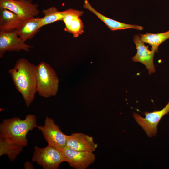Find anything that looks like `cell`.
<instances>
[{
    "label": "cell",
    "instance_id": "cell-1",
    "mask_svg": "<svg viewBox=\"0 0 169 169\" xmlns=\"http://www.w3.org/2000/svg\"><path fill=\"white\" fill-rule=\"evenodd\" d=\"M26 106L29 107L34 99L36 89V66L27 59L21 58L8 72Z\"/></svg>",
    "mask_w": 169,
    "mask_h": 169
},
{
    "label": "cell",
    "instance_id": "cell-2",
    "mask_svg": "<svg viewBox=\"0 0 169 169\" xmlns=\"http://www.w3.org/2000/svg\"><path fill=\"white\" fill-rule=\"evenodd\" d=\"M38 126L36 117L32 114L27 115L24 120L18 117L4 119L0 125V137L8 143L26 146L28 133Z\"/></svg>",
    "mask_w": 169,
    "mask_h": 169
},
{
    "label": "cell",
    "instance_id": "cell-3",
    "mask_svg": "<svg viewBox=\"0 0 169 169\" xmlns=\"http://www.w3.org/2000/svg\"><path fill=\"white\" fill-rule=\"evenodd\" d=\"M59 79L50 65L41 62L36 66V89L39 95L45 98L57 94Z\"/></svg>",
    "mask_w": 169,
    "mask_h": 169
},
{
    "label": "cell",
    "instance_id": "cell-4",
    "mask_svg": "<svg viewBox=\"0 0 169 169\" xmlns=\"http://www.w3.org/2000/svg\"><path fill=\"white\" fill-rule=\"evenodd\" d=\"M32 158L44 169H57L64 162L62 150L48 145L44 148L35 146Z\"/></svg>",
    "mask_w": 169,
    "mask_h": 169
},
{
    "label": "cell",
    "instance_id": "cell-5",
    "mask_svg": "<svg viewBox=\"0 0 169 169\" xmlns=\"http://www.w3.org/2000/svg\"><path fill=\"white\" fill-rule=\"evenodd\" d=\"M169 112V99L168 103L161 110L149 112H145V117H143L134 112L133 117L138 125L145 131L148 137L151 138L157 133V125L162 118Z\"/></svg>",
    "mask_w": 169,
    "mask_h": 169
},
{
    "label": "cell",
    "instance_id": "cell-6",
    "mask_svg": "<svg viewBox=\"0 0 169 169\" xmlns=\"http://www.w3.org/2000/svg\"><path fill=\"white\" fill-rule=\"evenodd\" d=\"M37 128L42 132L48 145L62 150L66 146L67 135L63 133L52 119L47 116L43 126Z\"/></svg>",
    "mask_w": 169,
    "mask_h": 169
},
{
    "label": "cell",
    "instance_id": "cell-7",
    "mask_svg": "<svg viewBox=\"0 0 169 169\" xmlns=\"http://www.w3.org/2000/svg\"><path fill=\"white\" fill-rule=\"evenodd\" d=\"M37 4L31 0H0V9H6L16 14L22 19L34 17L40 11Z\"/></svg>",
    "mask_w": 169,
    "mask_h": 169
},
{
    "label": "cell",
    "instance_id": "cell-8",
    "mask_svg": "<svg viewBox=\"0 0 169 169\" xmlns=\"http://www.w3.org/2000/svg\"><path fill=\"white\" fill-rule=\"evenodd\" d=\"M33 47L26 44L18 36L15 29L8 31H0V57L7 51L26 52Z\"/></svg>",
    "mask_w": 169,
    "mask_h": 169
},
{
    "label": "cell",
    "instance_id": "cell-9",
    "mask_svg": "<svg viewBox=\"0 0 169 169\" xmlns=\"http://www.w3.org/2000/svg\"><path fill=\"white\" fill-rule=\"evenodd\" d=\"M64 161L76 169H86L94 163L95 157L93 152L79 151L66 146L62 150Z\"/></svg>",
    "mask_w": 169,
    "mask_h": 169
},
{
    "label": "cell",
    "instance_id": "cell-10",
    "mask_svg": "<svg viewBox=\"0 0 169 169\" xmlns=\"http://www.w3.org/2000/svg\"><path fill=\"white\" fill-rule=\"evenodd\" d=\"M137 49L135 55L132 58L133 62H140L144 65L148 71V74L151 75L156 71L153 63V58L155 52L150 50L148 46H146L141 39V36L135 34L133 39Z\"/></svg>",
    "mask_w": 169,
    "mask_h": 169
},
{
    "label": "cell",
    "instance_id": "cell-11",
    "mask_svg": "<svg viewBox=\"0 0 169 169\" xmlns=\"http://www.w3.org/2000/svg\"><path fill=\"white\" fill-rule=\"evenodd\" d=\"M66 146L75 150L90 152L95 151L98 147L92 137L81 133L67 135Z\"/></svg>",
    "mask_w": 169,
    "mask_h": 169
},
{
    "label": "cell",
    "instance_id": "cell-12",
    "mask_svg": "<svg viewBox=\"0 0 169 169\" xmlns=\"http://www.w3.org/2000/svg\"><path fill=\"white\" fill-rule=\"evenodd\" d=\"M40 18L21 19L16 28L19 37L24 41L32 39L41 28Z\"/></svg>",
    "mask_w": 169,
    "mask_h": 169
},
{
    "label": "cell",
    "instance_id": "cell-13",
    "mask_svg": "<svg viewBox=\"0 0 169 169\" xmlns=\"http://www.w3.org/2000/svg\"><path fill=\"white\" fill-rule=\"evenodd\" d=\"M83 7L87 9L95 14L112 31L117 30L133 28L142 30L143 27L136 25H132L122 23L113 20L104 16L96 10L89 3L87 0H85Z\"/></svg>",
    "mask_w": 169,
    "mask_h": 169
},
{
    "label": "cell",
    "instance_id": "cell-14",
    "mask_svg": "<svg viewBox=\"0 0 169 169\" xmlns=\"http://www.w3.org/2000/svg\"><path fill=\"white\" fill-rule=\"evenodd\" d=\"M21 19L12 11L6 9H0V31L16 29Z\"/></svg>",
    "mask_w": 169,
    "mask_h": 169
},
{
    "label": "cell",
    "instance_id": "cell-15",
    "mask_svg": "<svg viewBox=\"0 0 169 169\" xmlns=\"http://www.w3.org/2000/svg\"><path fill=\"white\" fill-rule=\"evenodd\" d=\"M141 39L144 43L149 44L151 46V49L158 52L159 46L163 42L169 38V30L165 32L157 33H147L140 34Z\"/></svg>",
    "mask_w": 169,
    "mask_h": 169
},
{
    "label": "cell",
    "instance_id": "cell-16",
    "mask_svg": "<svg viewBox=\"0 0 169 169\" xmlns=\"http://www.w3.org/2000/svg\"><path fill=\"white\" fill-rule=\"evenodd\" d=\"M67 13V9L63 11H59L54 7H51L42 10L44 17L40 18V27H42L56 21L63 20Z\"/></svg>",
    "mask_w": 169,
    "mask_h": 169
},
{
    "label": "cell",
    "instance_id": "cell-17",
    "mask_svg": "<svg viewBox=\"0 0 169 169\" xmlns=\"http://www.w3.org/2000/svg\"><path fill=\"white\" fill-rule=\"evenodd\" d=\"M24 146L7 142L0 137V156L7 155L9 160L13 161L20 154Z\"/></svg>",
    "mask_w": 169,
    "mask_h": 169
},
{
    "label": "cell",
    "instance_id": "cell-18",
    "mask_svg": "<svg viewBox=\"0 0 169 169\" xmlns=\"http://www.w3.org/2000/svg\"><path fill=\"white\" fill-rule=\"evenodd\" d=\"M79 16H75L71 22L66 31L72 33L74 38L78 37L84 32L83 22Z\"/></svg>",
    "mask_w": 169,
    "mask_h": 169
}]
</instances>
